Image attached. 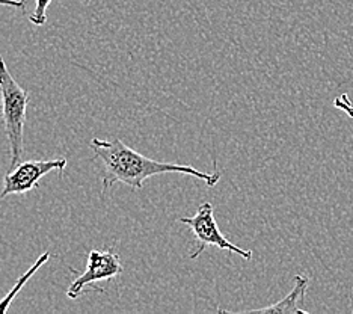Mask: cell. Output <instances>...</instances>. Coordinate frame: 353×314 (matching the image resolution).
I'll return each mask as SVG.
<instances>
[{
  "mask_svg": "<svg viewBox=\"0 0 353 314\" xmlns=\"http://www.w3.org/2000/svg\"><path fill=\"white\" fill-rule=\"evenodd\" d=\"M90 148L104 169L103 192L110 189L115 183H123L132 189L141 190L150 177L171 173L194 175L198 180L205 181L210 188L216 186L221 180V173L207 174L190 165L157 162L128 147L121 139L104 141L94 138L90 142Z\"/></svg>",
  "mask_w": 353,
  "mask_h": 314,
  "instance_id": "6da1fadb",
  "label": "cell"
},
{
  "mask_svg": "<svg viewBox=\"0 0 353 314\" xmlns=\"http://www.w3.org/2000/svg\"><path fill=\"white\" fill-rule=\"evenodd\" d=\"M0 99H2L5 133L11 151L10 169H12L21 162L23 157V130L26 123L29 94L12 77L2 55H0Z\"/></svg>",
  "mask_w": 353,
  "mask_h": 314,
  "instance_id": "7a4b0ae2",
  "label": "cell"
},
{
  "mask_svg": "<svg viewBox=\"0 0 353 314\" xmlns=\"http://www.w3.org/2000/svg\"><path fill=\"white\" fill-rule=\"evenodd\" d=\"M180 222L188 225L190 231L194 233V236L198 240V248L190 254V260L198 259V257L201 255L208 246H216V248L222 249V251L234 253L245 260L252 259L251 249H242L222 235L219 227H218V222H216L214 208H213L212 203H203L198 207V210L194 216L180 217Z\"/></svg>",
  "mask_w": 353,
  "mask_h": 314,
  "instance_id": "3957f363",
  "label": "cell"
},
{
  "mask_svg": "<svg viewBox=\"0 0 353 314\" xmlns=\"http://www.w3.org/2000/svg\"><path fill=\"white\" fill-rule=\"evenodd\" d=\"M67 166V159H52V160H28L20 162L12 168L3 179V189L0 198L8 195H21L39 186V180L44 175L53 171H63Z\"/></svg>",
  "mask_w": 353,
  "mask_h": 314,
  "instance_id": "277c9868",
  "label": "cell"
},
{
  "mask_svg": "<svg viewBox=\"0 0 353 314\" xmlns=\"http://www.w3.org/2000/svg\"><path fill=\"white\" fill-rule=\"evenodd\" d=\"M123 264L119 257L114 251H99L92 249L88 254L86 271L74 279L67 290V296L70 300H77L83 293L86 286H95L99 281H109L123 273Z\"/></svg>",
  "mask_w": 353,
  "mask_h": 314,
  "instance_id": "5b68a950",
  "label": "cell"
},
{
  "mask_svg": "<svg viewBox=\"0 0 353 314\" xmlns=\"http://www.w3.org/2000/svg\"><path fill=\"white\" fill-rule=\"evenodd\" d=\"M308 284H310L308 277L296 275L294 277V287H293L292 292L284 297V300L278 301L276 304H272V305H269V307L246 310V311H242V313H278V314L299 313V314H308V310H305L302 307Z\"/></svg>",
  "mask_w": 353,
  "mask_h": 314,
  "instance_id": "8992f818",
  "label": "cell"
},
{
  "mask_svg": "<svg viewBox=\"0 0 353 314\" xmlns=\"http://www.w3.org/2000/svg\"><path fill=\"white\" fill-rule=\"evenodd\" d=\"M50 260V253H44V254H41L39 255V259L30 266V269L25 273V275H21L20 278H19V281L17 283H15V286L10 290V292H8V295L5 296V297H2V300H0V313H6L8 311V308H10V305H11V302L15 300V296H17L19 293H20V290L25 287L26 284H28V281L35 275V273L41 269V266H44L47 262Z\"/></svg>",
  "mask_w": 353,
  "mask_h": 314,
  "instance_id": "52a82bcc",
  "label": "cell"
},
{
  "mask_svg": "<svg viewBox=\"0 0 353 314\" xmlns=\"http://www.w3.org/2000/svg\"><path fill=\"white\" fill-rule=\"evenodd\" d=\"M50 3L52 0H35V11L29 15V21L35 26H44Z\"/></svg>",
  "mask_w": 353,
  "mask_h": 314,
  "instance_id": "ba28073f",
  "label": "cell"
},
{
  "mask_svg": "<svg viewBox=\"0 0 353 314\" xmlns=\"http://www.w3.org/2000/svg\"><path fill=\"white\" fill-rule=\"evenodd\" d=\"M0 6L17 8V10H26V0H0Z\"/></svg>",
  "mask_w": 353,
  "mask_h": 314,
  "instance_id": "9c48e42d",
  "label": "cell"
}]
</instances>
